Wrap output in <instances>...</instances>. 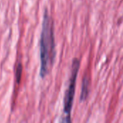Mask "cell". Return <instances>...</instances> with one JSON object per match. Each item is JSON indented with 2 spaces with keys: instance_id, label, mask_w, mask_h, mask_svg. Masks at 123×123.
Masks as SVG:
<instances>
[{
  "instance_id": "1",
  "label": "cell",
  "mask_w": 123,
  "mask_h": 123,
  "mask_svg": "<svg viewBox=\"0 0 123 123\" xmlns=\"http://www.w3.org/2000/svg\"><path fill=\"white\" fill-rule=\"evenodd\" d=\"M40 56L41 78H45L52 67L55 58V45L53 23L47 9L45 10L40 40Z\"/></svg>"
},
{
  "instance_id": "2",
  "label": "cell",
  "mask_w": 123,
  "mask_h": 123,
  "mask_svg": "<svg viewBox=\"0 0 123 123\" xmlns=\"http://www.w3.org/2000/svg\"><path fill=\"white\" fill-rule=\"evenodd\" d=\"M80 67V62L78 59L75 58L72 63L71 74L69 80V84L67 90L65 93V97L63 101V112L65 115L63 122H71V112L72 110L74 95H75V88H76V81Z\"/></svg>"
},
{
  "instance_id": "3",
  "label": "cell",
  "mask_w": 123,
  "mask_h": 123,
  "mask_svg": "<svg viewBox=\"0 0 123 123\" xmlns=\"http://www.w3.org/2000/svg\"><path fill=\"white\" fill-rule=\"evenodd\" d=\"M89 79L87 77H85L82 81V88H81V101H84L89 94Z\"/></svg>"
},
{
  "instance_id": "4",
  "label": "cell",
  "mask_w": 123,
  "mask_h": 123,
  "mask_svg": "<svg viewBox=\"0 0 123 123\" xmlns=\"http://www.w3.org/2000/svg\"><path fill=\"white\" fill-rule=\"evenodd\" d=\"M22 66L21 63H19L18 66H17V70H16V79L17 81V83L19 82L21 76H22Z\"/></svg>"
}]
</instances>
